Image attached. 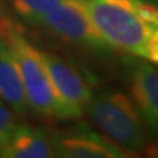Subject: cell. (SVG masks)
Returning a JSON list of instances; mask_svg holds the SVG:
<instances>
[{"mask_svg":"<svg viewBox=\"0 0 158 158\" xmlns=\"http://www.w3.org/2000/svg\"><path fill=\"white\" fill-rule=\"evenodd\" d=\"M129 92L146 131L158 136V69L150 62L135 61L129 73Z\"/></svg>","mask_w":158,"mask_h":158,"instance_id":"7","label":"cell"},{"mask_svg":"<svg viewBox=\"0 0 158 158\" xmlns=\"http://www.w3.org/2000/svg\"><path fill=\"white\" fill-rule=\"evenodd\" d=\"M85 112L103 135L127 153H141L148 149L146 128L135 103L124 92L106 88L94 94Z\"/></svg>","mask_w":158,"mask_h":158,"instance_id":"3","label":"cell"},{"mask_svg":"<svg viewBox=\"0 0 158 158\" xmlns=\"http://www.w3.org/2000/svg\"><path fill=\"white\" fill-rule=\"evenodd\" d=\"M0 32L8 40L21 74L29 108L48 120H77V116L61 100L45 69L40 49L24 36L12 19L0 13Z\"/></svg>","mask_w":158,"mask_h":158,"instance_id":"2","label":"cell"},{"mask_svg":"<svg viewBox=\"0 0 158 158\" xmlns=\"http://www.w3.org/2000/svg\"><path fill=\"white\" fill-rule=\"evenodd\" d=\"M16 125L13 111L0 99V146L8 140Z\"/></svg>","mask_w":158,"mask_h":158,"instance_id":"11","label":"cell"},{"mask_svg":"<svg viewBox=\"0 0 158 158\" xmlns=\"http://www.w3.org/2000/svg\"><path fill=\"white\" fill-rule=\"evenodd\" d=\"M33 28L42 29L67 44L99 53L111 49L94 25L83 0H65L61 6L38 20Z\"/></svg>","mask_w":158,"mask_h":158,"instance_id":"4","label":"cell"},{"mask_svg":"<svg viewBox=\"0 0 158 158\" xmlns=\"http://www.w3.org/2000/svg\"><path fill=\"white\" fill-rule=\"evenodd\" d=\"M63 2L65 0H7V4L23 23L34 27L38 20L50 13Z\"/></svg>","mask_w":158,"mask_h":158,"instance_id":"10","label":"cell"},{"mask_svg":"<svg viewBox=\"0 0 158 158\" xmlns=\"http://www.w3.org/2000/svg\"><path fill=\"white\" fill-rule=\"evenodd\" d=\"M0 99L19 116H27L29 104L21 74L11 45L0 32Z\"/></svg>","mask_w":158,"mask_h":158,"instance_id":"9","label":"cell"},{"mask_svg":"<svg viewBox=\"0 0 158 158\" xmlns=\"http://www.w3.org/2000/svg\"><path fill=\"white\" fill-rule=\"evenodd\" d=\"M157 3H158V0H157Z\"/></svg>","mask_w":158,"mask_h":158,"instance_id":"13","label":"cell"},{"mask_svg":"<svg viewBox=\"0 0 158 158\" xmlns=\"http://www.w3.org/2000/svg\"><path fill=\"white\" fill-rule=\"evenodd\" d=\"M83 4L111 49L158 65V6L148 0H83Z\"/></svg>","mask_w":158,"mask_h":158,"instance_id":"1","label":"cell"},{"mask_svg":"<svg viewBox=\"0 0 158 158\" xmlns=\"http://www.w3.org/2000/svg\"><path fill=\"white\" fill-rule=\"evenodd\" d=\"M6 6H7V0H0V13L4 12V9H6Z\"/></svg>","mask_w":158,"mask_h":158,"instance_id":"12","label":"cell"},{"mask_svg":"<svg viewBox=\"0 0 158 158\" xmlns=\"http://www.w3.org/2000/svg\"><path fill=\"white\" fill-rule=\"evenodd\" d=\"M56 157L63 158H125L127 152L107 136L90 129L86 125H75L53 133Z\"/></svg>","mask_w":158,"mask_h":158,"instance_id":"5","label":"cell"},{"mask_svg":"<svg viewBox=\"0 0 158 158\" xmlns=\"http://www.w3.org/2000/svg\"><path fill=\"white\" fill-rule=\"evenodd\" d=\"M3 158H52L56 157L52 135L44 128L29 124H17L0 146Z\"/></svg>","mask_w":158,"mask_h":158,"instance_id":"8","label":"cell"},{"mask_svg":"<svg viewBox=\"0 0 158 158\" xmlns=\"http://www.w3.org/2000/svg\"><path fill=\"white\" fill-rule=\"evenodd\" d=\"M40 56L58 96L78 118L82 117L86 106L94 95L86 78L57 54L40 50Z\"/></svg>","mask_w":158,"mask_h":158,"instance_id":"6","label":"cell"}]
</instances>
